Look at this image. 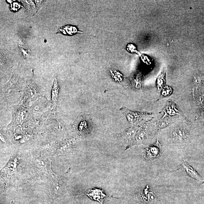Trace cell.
Here are the masks:
<instances>
[{
	"label": "cell",
	"mask_w": 204,
	"mask_h": 204,
	"mask_svg": "<svg viewBox=\"0 0 204 204\" xmlns=\"http://www.w3.org/2000/svg\"><path fill=\"white\" fill-rule=\"evenodd\" d=\"M161 152L160 145L158 142V140L156 144L145 149L144 157L148 161H154L160 157Z\"/></svg>",
	"instance_id": "obj_1"
},
{
	"label": "cell",
	"mask_w": 204,
	"mask_h": 204,
	"mask_svg": "<svg viewBox=\"0 0 204 204\" xmlns=\"http://www.w3.org/2000/svg\"><path fill=\"white\" fill-rule=\"evenodd\" d=\"M181 164L182 168L184 169V172L187 176L191 178L195 179L201 184L204 183L203 178L189 164L188 162L184 160H183Z\"/></svg>",
	"instance_id": "obj_2"
},
{
	"label": "cell",
	"mask_w": 204,
	"mask_h": 204,
	"mask_svg": "<svg viewBox=\"0 0 204 204\" xmlns=\"http://www.w3.org/2000/svg\"><path fill=\"white\" fill-rule=\"evenodd\" d=\"M120 110L126 117L128 121L131 123H134L143 115L147 114L144 113L131 111L124 107H121Z\"/></svg>",
	"instance_id": "obj_3"
},
{
	"label": "cell",
	"mask_w": 204,
	"mask_h": 204,
	"mask_svg": "<svg viewBox=\"0 0 204 204\" xmlns=\"http://www.w3.org/2000/svg\"><path fill=\"white\" fill-rule=\"evenodd\" d=\"M174 138L178 142H184L187 141L188 133L186 130L182 129H177L173 133Z\"/></svg>",
	"instance_id": "obj_4"
},
{
	"label": "cell",
	"mask_w": 204,
	"mask_h": 204,
	"mask_svg": "<svg viewBox=\"0 0 204 204\" xmlns=\"http://www.w3.org/2000/svg\"><path fill=\"white\" fill-rule=\"evenodd\" d=\"M34 1H23L24 4L27 8L28 11L31 13L33 14L36 13V11L38 9V7H37V6L40 7V6H38V4L41 3L43 1H37V5H35Z\"/></svg>",
	"instance_id": "obj_5"
},
{
	"label": "cell",
	"mask_w": 204,
	"mask_h": 204,
	"mask_svg": "<svg viewBox=\"0 0 204 204\" xmlns=\"http://www.w3.org/2000/svg\"><path fill=\"white\" fill-rule=\"evenodd\" d=\"M60 31L63 34L69 35H72L78 33H82L79 32L78 29L75 26L69 25L61 27L60 29Z\"/></svg>",
	"instance_id": "obj_6"
},
{
	"label": "cell",
	"mask_w": 204,
	"mask_h": 204,
	"mask_svg": "<svg viewBox=\"0 0 204 204\" xmlns=\"http://www.w3.org/2000/svg\"><path fill=\"white\" fill-rule=\"evenodd\" d=\"M112 78L117 82H120L123 79V76L117 70H111L110 71Z\"/></svg>",
	"instance_id": "obj_7"
},
{
	"label": "cell",
	"mask_w": 204,
	"mask_h": 204,
	"mask_svg": "<svg viewBox=\"0 0 204 204\" xmlns=\"http://www.w3.org/2000/svg\"><path fill=\"white\" fill-rule=\"evenodd\" d=\"M19 47L24 57L27 58V57H28L30 56V50L23 43L22 44L21 42L19 43Z\"/></svg>",
	"instance_id": "obj_8"
},
{
	"label": "cell",
	"mask_w": 204,
	"mask_h": 204,
	"mask_svg": "<svg viewBox=\"0 0 204 204\" xmlns=\"http://www.w3.org/2000/svg\"><path fill=\"white\" fill-rule=\"evenodd\" d=\"M58 92V87L57 84V81L56 79H54V81L53 89V100L54 102H56L57 94Z\"/></svg>",
	"instance_id": "obj_9"
},
{
	"label": "cell",
	"mask_w": 204,
	"mask_h": 204,
	"mask_svg": "<svg viewBox=\"0 0 204 204\" xmlns=\"http://www.w3.org/2000/svg\"><path fill=\"white\" fill-rule=\"evenodd\" d=\"M172 93V90L170 87H166L165 89L163 90L162 92H161L163 96L167 97L170 95Z\"/></svg>",
	"instance_id": "obj_10"
}]
</instances>
